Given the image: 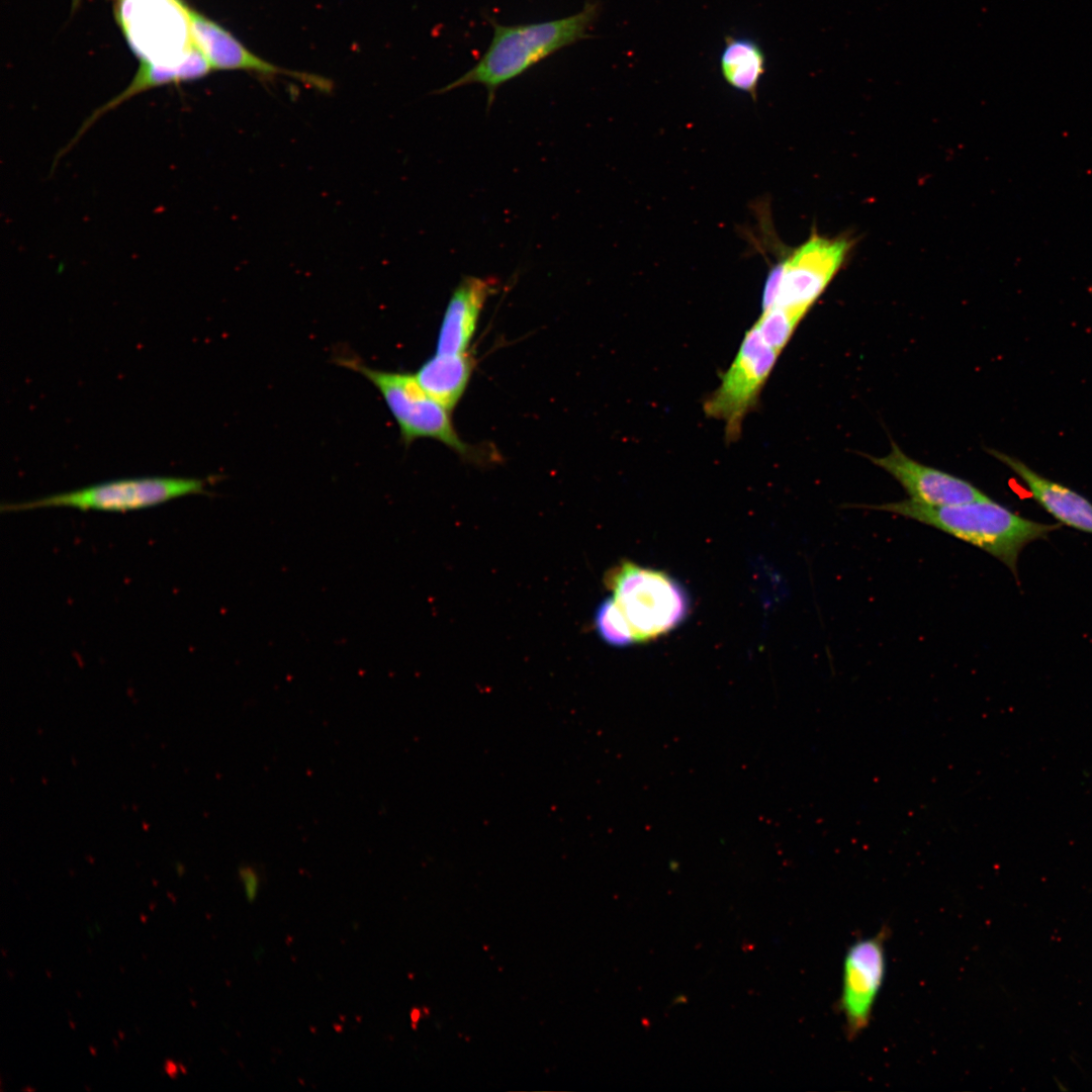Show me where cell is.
<instances>
[{"label":"cell","instance_id":"19","mask_svg":"<svg viewBox=\"0 0 1092 1092\" xmlns=\"http://www.w3.org/2000/svg\"><path fill=\"white\" fill-rule=\"evenodd\" d=\"M239 877L247 898L252 901L260 888L258 872L251 866H243L239 870Z\"/></svg>","mask_w":1092,"mask_h":1092},{"label":"cell","instance_id":"1","mask_svg":"<svg viewBox=\"0 0 1092 1092\" xmlns=\"http://www.w3.org/2000/svg\"><path fill=\"white\" fill-rule=\"evenodd\" d=\"M855 507L893 513L940 530L991 554L1014 576H1017V560L1022 549L1062 526L1025 519L989 496L944 507L927 506L909 498Z\"/></svg>","mask_w":1092,"mask_h":1092},{"label":"cell","instance_id":"9","mask_svg":"<svg viewBox=\"0 0 1092 1092\" xmlns=\"http://www.w3.org/2000/svg\"><path fill=\"white\" fill-rule=\"evenodd\" d=\"M887 929L853 942L843 962L840 1010L848 1038H854L869 1025L877 996L886 972L885 940Z\"/></svg>","mask_w":1092,"mask_h":1092},{"label":"cell","instance_id":"20","mask_svg":"<svg viewBox=\"0 0 1092 1092\" xmlns=\"http://www.w3.org/2000/svg\"><path fill=\"white\" fill-rule=\"evenodd\" d=\"M81 0H72V10H76L80 5Z\"/></svg>","mask_w":1092,"mask_h":1092},{"label":"cell","instance_id":"13","mask_svg":"<svg viewBox=\"0 0 1092 1092\" xmlns=\"http://www.w3.org/2000/svg\"><path fill=\"white\" fill-rule=\"evenodd\" d=\"M988 452L1020 477L1032 498L1061 525L1092 534V504L1086 497L1041 476L1014 457L997 450Z\"/></svg>","mask_w":1092,"mask_h":1092},{"label":"cell","instance_id":"8","mask_svg":"<svg viewBox=\"0 0 1092 1092\" xmlns=\"http://www.w3.org/2000/svg\"><path fill=\"white\" fill-rule=\"evenodd\" d=\"M848 250L849 242L844 239L813 236L781 262L782 276L771 307L808 311L840 268Z\"/></svg>","mask_w":1092,"mask_h":1092},{"label":"cell","instance_id":"16","mask_svg":"<svg viewBox=\"0 0 1092 1092\" xmlns=\"http://www.w3.org/2000/svg\"><path fill=\"white\" fill-rule=\"evenodd\" d=\"M720 70L731 87L755 96L765 72V55L755 40L728 35L720 56Z\"/></svg>","mask_w":1092,"mask_h":1092},{"label":"cell","instance_id":"11","mask_svg":"<svg viewBox=\"0 0 1092 1092\" xmlns=\"http://www.w3.org/2000/svg\"><path fill=\"white\" fill-rule=\"evenodd\" d=\"M188 18L192 42L206 58L212 70H244L264 75L289 76L324 89L328 84L323 78L292 72L263 60L229 30L190 6Z\"/></svg>","mask_w":1092,"mask_h":1092},{"label":"cell","instance_id":"2","mask_svg":"<svg viewBox=\"0 0 1092 1092\" xmlns=\"http://www.w3.org/2000/svg\"><path fill=\"white\" fill-rule=\"evenodd\" d=\"M597 16V4L586 2L579 12L560 19L518 25L494 23L490 44L479 61L436 93L480 84L487 91V106H490L499 86L555 52L586 37Z\"/></svg>","mask_w":1092,"mask_h":1092},{"label":"cell","instance_id":"6","mask_svg":"<svg viewBox=\"0 0 1092 1092\" xmlns=\"http://www.w3.org/2000/svg\"><path fill=\"white\" fill-rule=\"evenodd\" d=\"M115 15L141 61L179 63L194 46L183 0H116Z\"/></svg>","mask_w":1092,"mask_h":1092},{"label":"cell","instance_id":"15","mask_svg":"<svg viewBox=\"0 0 1092 1092\" xmlns=\"http://www.w3.org/2000/svg\"><path fill=\"white\" fill-rule=\"evenodd\" d=\"M474 366L475 361L469 351L457 355L436 353L420 366L415 375L432 397L452 412L469 384Z\"/></svg>","mask_w":1092,"mask_h":1092},{"label":"cell","instance_id":"18","mask_svg":"<svg viewBox=\"0 0 1092 1092\" xmlns=\"http://www.w3.org/2000/svg\"><path fill=\"white\" fill-rule=\"evenodd\" d=\"M595 624L600 637L610 645L623 647L635 643L628 623L613 598L599 605Z\"/></svg>","mask_w":1092,"mask_h":1092},{"label":"cell","instance_id":"14","mask_svg":"<svg viewBox=\"0 0 1092 1092\" xmlns=\"http://www.w3.org/2000/svg\"><path fill=\"white\" fill-rule=\"evenodd\" d=\"M212 68L202 53L193 46L184 60L175 64L141 61L129 85L118 95L97 108L81 125L72 141L59 156H64L102 115L124 101L147 90L172 83L188 82L206 76Z\"/></svg>","mask_w":1092,"mask_h":1092},{"label":"cell","instance_id":"7","mask_svg":"<svg viewBox=\"0 0 1092 1092\" xmlns=\"http://www.w3.org/2000/svg\"><path fill=\"white\" fill-rule=\"evenodd\" d=\"M779 352L768 346L753 326L723 374L720 385L705 403V412L724 421L729 437L740 430L747 411L754 403L770 374Z\"/></svg>","mask_w":1092,"mask_h":1092},{"label":"cell","instance_id":"3","mask_svg":"<svg viewBox=\"0 0 1092 1092\" xmlns=\"http://www.w3.org/2000/svg\"><path fill=\"white\" fill-rule=\"evenodd\" d=\"M338 363L362 374L374 385L395 420L400 438L406 446L418 439L427 438L443 443L467 460L478 461L484 454L460 438L451 412L420 385L415 374L369 367L356 358H340Z\"/></svg>","mask_w":1092,"mask_h":1092},{"label":"cell","instance_id":"12","mask_svg":"<svg viewBox=\"0 0 1092 1092\" xmlns=\"http://www.w3.org/2000/svg\"><path fill=\"white\" fill-rule=\"evenodd\" d=\"M496 290V282L491 278L462 277L449 298L441 322L437 354L468 352L483 306Z\"/></svg>","mask_w":1092,"mask_h":1092},{"label":"cell","instance_id":"4","mask_svg":"<svg viewBox=\"0 0 1092 1092\" xmlns=\"http://www.w3.org/2000/svg\"><path fill=\"white\" fill-rule=\"evenodd\" d=\"M606 584L621 610L635 642L658 638L687 617L686 589L662 571L624 561L606 575Z\"/></svg>","mask_w":1092,"mask_h":1092},{"label":"cell","instance_id":"5","mask_svg":"<svg viewBox=\"0 0 1092 1092\" xmlns=\"http://www.w3.org/2000/svg\"><path fill=\"white\" fill-rule=\"evenodd\" d=\"M212 477H144L104 482L77 490L47 495L32 500L9 503L2 512H20L40 508L68 507L81 511L127 512L190 495L207 494Z\"/></svg>","mask_w":1092,"mask_h":1092},{"label":"cell","instance_id":"10","mask_svg":"<svg viewBox=\"0 0 1092 1092\" xmlns=\"http://www.w3.org/2000/svg\"><path fill=\"white\" fill-rule=\"evenodd\" d=\"M868 458L892 475L908 493L909 499L919 504L944 507L988 496L965 479L910 458L895 443L887 455Z\"/></svg>","mask_w":1092,"mask_h":1092},{"label":"cell","instance_id":"17","mask_svg":"<svg viewBox=\"0 0 1092 1092\" xmlns=\"http://www.w3.org/2000/svg\"><path fill=\"white\" fill-rule=\"evenodd\" d=\"M807 310L774 306L762 310L753 325L764 342L781 353Z\"/></svg>","mask_w":1092,"mask_h":1092}]
</instances>
